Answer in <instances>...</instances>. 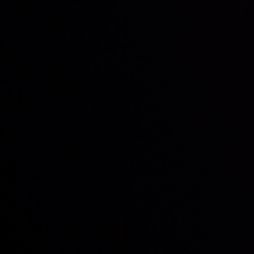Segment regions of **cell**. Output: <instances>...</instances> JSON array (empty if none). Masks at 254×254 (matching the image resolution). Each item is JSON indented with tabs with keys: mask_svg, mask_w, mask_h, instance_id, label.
<instances>
[]
</instances>
